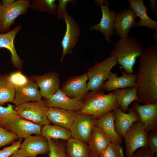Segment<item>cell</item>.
Returning a JSON list of instances; mask_svg holds the SVG:
<instances>
[{"instance_id":"d4e9b609","label":"cell","mask_w":157,"mask_h":157,"mask_svg":"<svg viewBox=\"0 0 157 157\" xmlns=\"http://www.w3.org/2000/svg\"><path fill=\"white\" fill-rule=\"evenodd\" d=\"M110 142L107 136L95 126L88 141V146L90 151L99 156Z\"/></svg>"},{"instance_id":"7a4b0ae2","label":"cell","mask_w":157,"mask_h":157,"mask_svg":"<svg viewBox=\"0 0 157 157\" xmlns=\"http://www.w3.org/2000/svg\"><path fill=\"white\" fill-rule=\"evenodd\" d=\"M114 44L110 55L116 58L117 63L121 66L124 72L133 74L137 58L141 55L145 49L139 41L129 35L120 38Z\"/></svg>"},{"instance_id":"6da1fadb","label":"cell","mask_w":157,"mask_h":157,"mask_svg":"<svg viewBox=\"0 0 157 157\" xmlns=\"http://www.w3.org/2000/svg\"><path fill=\"white\" fill-rule=\"evenodd\" d=\"M139 58L135 86L138 102L153 104L157 101V46L144 49Z\"/></svg>"},{"instance_id":"4fadbf2b","label":"cell","mask_w":157,"mask_h":157,"mask_svg":"<svg viewBox=\"0 0 157 157\" xmlns=\"http://www.w3.org/2000/svg\"><path fill=\"white\" fill-rule=\"evenodd\" d=\"M131 107L137 113L140 121L148 133L157 130V101L153 104L141 105L136 101L132 105Z\"/></svg>"},{"instance_id":"7dc6e473","label":"cell","mask_w":157,"mask_h":157,"mask_svg":"<svg viewBox=\"0 0 157 157\" xmlns=\"http://www.w3.org/2000/svg\"></svg>"},{"instance_id":"7c38bea8","label":"cell","mask_w":157,"mask_h":157,"mask_svg":"<svg viewBox=\"0 0 157 157\" xmlns=\"http://www.w3.org/2000/svg\"><path fill=\"white\" fill-rule=\"evenodd\" d=\"M107 1L104 5L100 7L102 16L99 22L90 26L89 30H94L101 32L106 41L114 44L115 43L110 40V37L115 34L113 25L117 13H116L113 9L110 10Z\"/></svg>"},{"instance_id":"52a82bcc","label":"cell","mask_w":157,"mask_h":157,"mask_svg":"<svg viewBox=\"0 0 157 157\" xmlns=\"http://www.w3.org/2000/svg\"><path fill=\"white\" fill-rule=\"evenodd\" d=\"M148 133L140 120L131 126L124 137L126 157H132L138 149L148 148Z\"/></svg>"},{"instance_id":"5bb4252c","label":"cell","mask_w":157,"mask_h":157,"mask_svg":"<svg viewBox=\"0 0 157 157\" xmlns=\"http://www.w3.org/2000/svg\"><path fill=\"white\" fill-rule=\"evenodd\" d=\"M31 79L39 87L40 95L46 99L55 93L59 89L60 80L59 74L51 72L40 76H33Z\"/></svg>"},{"instance_id":"603a6c76","label":"cell","mask_w":157,"mask_h":157,"mask_svg":"<svg viewBox=\"0 0 157 157\" xmlns=\"http://www.w3.org/2000/svg\"><path fill=\"white\" fill-rule=\"evenodd\" d=\"M22 28L19 25L12 30L5 33H0V48H4L10 52L11 61L14 66L19 69L22 67L23 62L18 55L15 49L14 40Z\"/></svg>"},{"instance_id":"8992f818","label":"cell","mask_w":157,"mask_h":157,"mask_svg":"<svg viewBox=\"0 0 157 157\" xmlns=\"http://www.w3.org/2000/svg\"><path fill=\"white\" fill-rule=\"evenodd\" d=\"M48 108L41 99L17 106L15 109L19 117L43 126L50 124L47 116Z\"/></svg>"},{"instance_id":"5b68a950","label":"cell","mask_w":157,"mask_h":157,"mask_svg":"<svg viewBox=\"0 0 157 157\" xmlns=\"http://www.w3.org/2000/svg\"><path fill=\"white\" fill-rule=\"evenodd\" d=\"M30 1L18 0L12 4L0 6V33L10 31V26L19 16L25 15L30 6Z\"/></svg>"},{"instance_id":"836d02e7","label":"cell","mask_w":157,"mask_h":157,"mask_svg":"<svg viewBox=\"0 0 157 157\" xmlns=\"http://www.w3.org/2000/svg\"><path fill=\"white\" fill-rule=\"evenodd\" d=\"M8 81L14 88L20 87L26 85L29 79L24 75L21 71L13 72L7 75Z\"/></svg>"},{"instance_id":"60d3db41","label":"cell","mask_w":157,"mask_h":157,"mask_svg":"<svg viewBox=\"0 0 157 157\" xmlns=\"http://www.w3.org/2000/svg\"><path fill=\"white\" fill-rule=\"evenodd\" d=\"M9 157H27L19 149L17 150Z\"/></svg>"},{"instance_id":"d6986e66","label":"cell","mask_w":157,"mask_h":157,"mask_svg":"<svg viewBox=\"0 0 157 157\" xmlns=\"http://www.w3.org/2000/svg\"><path fill=\"white\" fill-rule=\"evenodd\" d=\"M122 73L121 76L118 77L117 73L111 72L107 81L103 83L101 90L109 92L117 89H124L126 88L135 87L136 74H130L124 71Z\"/></svg>"},{"instance_id":"3957f363","label":"cell","mask_w":157,"mask_h":157,"mask_svg":"<svg viewBox=\"0 0 157 157\" xmlns=\"http://www.w3.org/2000/svg\"><path fill=\"white\" fill-rule=\"evenodd\" d=\"M83 102L79 113L90 115L96 119L119 106L113 92L105 94L102 90L88 92Z\"/></svg>"},{"instance_id":"8fae6325","label":"cell","mask_w":157,"mask_h":157,"mask_svg":"<svg viewBox=\"0 0 157 157\" xmlns=\"http://www.w3.org/2000/svg\"><path fill=\"white\" fill-rule=\"evenodd\" d=\"M4 129L15 134L18 138H26L31 135H42V126L19 115L10 120Z\"/></svg>"},{"instance_id":"ac0fdd59","label":"cell","mask_w":157,"mask_h":157,"mask_svg":"<svg viewBox=\"0 0 157 157\" xmlns=\"http://www.w3.org/2000/svg\"><path fill=\"white\" fill-rule=\"evenodd\" d=\"M115 120L114 125L116 131L122 138H124L125 134L135 122L139 120L138 115L131 107L129 108L128 113L123 112L119 106L113 110Z\"/></svg>"},{"instance_id":"2e32d148","label":"cell","mask_w":157,"mask_h":157,"mask_svg":"<svg viewBox=\"0 0 157 157\" xmlns=\"http://www.w3.org/2000/svg\"><path fill=\"white\" fill-rule=\"evenodd\" d=\"M48 108H58L79 112L83 106V102L70 98L59 89L55 93L44 100Z\"/></svg>"},{"instance_id":"484cf974","label":"cell","mask_w":157,"mask_h":157,"mask_svg":"<svg viewBox=\"0 0 157 157\" xmlns=\"http://www.w3.org/2000/svg\"><path fill=\"white\" fill-rule=\"evenodd\" d=\"M119 106L123 112L128 111L129 106L133 101L138 102L136 87H129L126 89H117L114 90Z\"/></svg>"},{"instance_id":"bcb514c9","label":"cell","mask_w":157,"mask_h":157,"mask_svg":"<svg viewBox=\"0 0 157 157\" xmlns=\"http://www.w3.org/2000/svg\"><path fill=\"white\" fill-rule=\"evenodd\" d=\"M1 4H2V3L1 2H0V6L1 5Z\"/></svg>"},{"instance_id":"9c48e42d","label":"cell","mask_w":157,"mask_h":157,"mask_svg":"<svg viewBox=\"0 0 157 157\" xmlns=\"http://www.w3.org/2000/svg\"><path fill=\"white\" fill-rule=\"evenodd\" d=\"M87 72L69 78L62 84L60 89L69 97L83 102L88 92L87 91Z\"/></svg>"},{"instance_id":"7bdbcfd3","label":"cell","mask_w":157,"mask_h":157,"mask_svg":"<svg viewBox=\"0 0 157 157\" xmlns=\"http://www.w3.org/2000/svg\"><path fill=\"white\" fill-rule=\"evenodd\" d=\"M15 1L14 0H2V4H10L14 3Z\"/></svg>"},{"instance_id":"d6a6232c","label":"cell","mask_w":157,"mask_h":157,"mask_svg":"<svg viewBox=\"0 0 157 157\" xmlns=\"http://www.w3.org/2000/svg\"><path fill=\"white\" fill-rule=\"evenodd\" d=\"M99 157H124L123 148L121 144L111 142Z\"/></svg>"},{"instance_id":"1f68e13d","label":"cell","mask_w":157,"mask_h":157,"mask_svg":"<svg viewBox=\"0 0 157 157\" xmlns=\"http://www.w3.org/2000/svg\"><path fill=\"white\" fill-rule=\"evenodd\" d=\"M48 143L49 157H67L64 146L55 139L47 140Z\"/></svg>"},{"instance_id":"8d00e7d4","label":"cell","mask_w":157,"mask_h":157,"mask_svg":"<svg viewBox=\"0 0 157 157\" xmlns=\"http://www.w3.org/2000/svg\"><path fill=\"white\" fill-rule=\"evenodd\" d=\"M148 148L153 155L157 153V131L152 130L149 132L147 134Z\"/></svg>"},{"instance_id":"9a60e30c","label":"cell","mask_w":157,"mask_h":157,"mask_svg":"<svg viewBox=\"0 0 157 157\" xmlns=\"http://www.w3.org/2000/svg\"><path fill=\"white\" fill-rule=\"evenodd\" d=\"M137 17L135 11L130 8L117 13L113 25L115 34L120 38L128 36L130 29L135 27Z\"/></svg>"},{"instance_id":"ee69618b","label":"cell","mask_w":157,"mask_h":157,"mask_svg":"<svg viewBox=\"0 0 157 157\" xmlns=\"http://www.w3.org/2000/svg\"><path fill=\"white\" fill-rule=\"evenodd\" d=\"M89 157H99L96 153L90 151Z\"/></svg>"},{"instance_id":"e0dca14e","label":"cell","mask_w":157,"mask_h":157,"mask_svg":"<svg viewBox=\"0 0 157 157\" xmlns=\"http://www.w3.org/2000/svg\"><path fill=\"white\" fill-rule=\"evenodd\" d=\"M19 149L27 157H33L49 153V147L47 140L42 135H31L25 139Z\"/></svg>"},{"instance_id":"30bf717a","label":"cell","mask_w":157,"mask_h":157,"mask_svg":"<svg viewBox=\"0 0 157 157\" xmlns=\"http://www.w3.org/2000/svg\"><path fill=\"white\" fill-rule=\"evenodd\" d=\"M96 119L91 115L78 113L69 129L72 137L85 143H88Z\"/></svg>"},{"instance_id":"ffe728a7","label":"cell","mask_w":157,"mask_h":157,"mask_svg":"<svg viewBox=\"0 0 157 157\" xmlns=\"http://www.w3.org/2000/svg\"><path fill=\"white\" fill-rule=\"evenodd\" d=\"M37 83L31 78L26 85L15 88V94L13 103L16 106L41 99L42 97Z\"/></svg>"},{"instance_id":"f546056e","label":"cell","mask_w":157,"mask_h":157,"mask_svg":"<svg viewBox=\"0 0 157 157\" xmlns=\"http://www.w3.org/2000/svg\"><path fill=\"white\" fill-rule=\"evenodd\" d=\"M58 6L55 0H33L30 7L33 10L45 12L53 16H56Z\"/></svg>"},{"instance_id":"74e56055","label":"cell","mask_w":157,"mask_h":157,"mask_svg":"<svg viewBox=\"0 0 157 157\" xmlns=\"http://www.w3.org/2000/svg\"><path fill=\"white\" fill-rule=\"evenodd\" d=\"M58 6L56 15L58 19H62L65 11L66 10V7L68 3H69L72 6H74L76 4L77 0H58Z\"/></svg>"},{"instance_id":"ba28073f","label":"cell","mask_w":157,"mask_h":157,"mask_svg":"<svg viewBox=\"0 0 157 157\" xmlns=\"http://www.w3.org/2000/svg\"><path fill=\"white\" fill-rule=\"evenodd\" d=\"M61 19L65 23L66 29L60 43L62 48V53L60 59V63L62 62L66 55L73 54V49L76 44L81 34L78 24L67 10L64 13Z\"/></svg>"},{"instance_id":"83f0119b","label":"cell","mask_w":157,"mask_h":157,"mask_svg":"<svg viewBox=\"0 0 157 157\" xmlns=\"http://www.w3.org/2000/svg\"><path fill=\"white\" fill-rule=\"evenodd\" d=\"M42 135L47 140L61 139L67 140L72 137L69 129L56 125L43 126L42 128Z\"/></svg>"},{"instance_id":"f35d334b","label":"cell","mask_w":157,"mask_h":157,"mask_svg":"<svg viewBox=\"0 0 157 157\" xmlns=\"http://www.w3.org/2000/svg\"><path fill=\"white\" fill-rule=\"evenodd\" d=\"M132 157H154V155L150 152L149 148H142L136 153L134 154Z\"/></svg>"},{"instance_id":"f6af8a7d","label":"cell","mask_w":157,"mask_h":157,"mask_svg":"<svg viewBox=\"0 0 157 157\" xmlns=\"http://www.w3.org/2000/svg\"><path fill=\"white\" fill-rule=\"evenodd\" d=\"M157 31H156V32L153 33V38L155 40H157Z\"/></svg>"},{"instance_id":"7402d4cb","label":"cell","mask_w":157,"mask_h":157,"mask_svg":"<svg viewBox=\"0 0 157 157\" xmlns=\"http://www.w3.org/2000/svg\"><path fill=\"white\" fill-rule=\"evenodd\" d=\"M79 112L53 107L48 108L47 116L49 121L55 125L70 129Z\"/></svg>"},{"instance_id":"ab89813d","label":"cell","mask_w":157,"mask_h":157,"mask_svg":"<svg viewBox=\"0 0 157 157\" xmlns=\"http://www.w3.org/2000/svg\"><path fill=\"white\" fill-rule=\"evenodd\" d=\"M157 3L154 0H150L149 2V7L151 9L153 13L155 15H157V12L156 8V5Z\"/></svg>"},{"instance_id":"4dcf8cb0","label":"cell","mask_w":157,"mask_h":157,"mask_svg":"<svg viewBox=\"0 0 157 157\" xmlns=\"http://www.w3.org/2000/svg\"><path fill=\"white\" fill-rule=\"evenodd\" d=\"M18 115L13 105L8 104L6 107L0 106V126L4 128L10 120Z\"/></svg>"},{"instance_id":"e575fe53","label":"cell","mask_w":157,"mask_h":157,"mask_svg":"<svg viewBox=\"0 0 157 157\" xmlns=\"http://www.w3.org/2000/svg\"><path fill=\"white\" fill-rule=\"evenodd\" d=\"M18 138L15 134L0 126V148L12 143Z\"/></svg>"},{"instance_id":"4316f807","label":"cell","mask_w":157,"mask_h":157,"mask_svg":"<svg viewBox=\"0 0 157 157\" xmlns=\"http://www.w3.org/2000/svg\"><path fill=\"white\" fill-rule=\"evenodd\" d=\"M65 150L67 157H89L90 152L85 143L72 137L67 140Z\"/></svg>"},{"instance_id":"d590c367","label":"cell","mask_w":157,"mask_h":157,"mask_svg":"<svg viewBox=\"0 0 157 157\" xmlns=\"http://www.w3.org/2000/svg\"><path fill=\"white\" fill-rule=\"evenodd\" d=\"M22 139L0 150V157H9L20 148Z\"/></svg>"},{"instance_id":"cb8c5ba5","label":"cell","mask_w":157,"mask_h":157,"mask_svg":"<svg viewBox=\"0 0 157 157\" xmlns=\"http://www.w3.org/2000/svg\"><path fill=\"white\" fill-rule=\"evenodd\" d=\"M130 8L135 11L140 20L136 22L135 27L145 26L157 31V22L149 17L147 13V10L143 0H128Z\"/></svg>"},{"instance_id":"44dd1931","label":"cell","mask_w":157,"mask_h":157,"mask_svg":"<svg viewBox=\"0 0 157 157\" xmlns=\"http://www.w3.org/2000/svg\"><path fill=\"white\" fill-rule=\"evenodd\" d=\"M115 117L113 110L105 113L96 120L95 126L101 130L108 138L111 142L121 144L122 140L115 129Z\"/></svg>"},{"instance_id":"f1b7e54d","label":"cell","mask_w":157,"mask_h":157,"mask_svg":"<svg viewBox=\"0 0 157 157\" xmlns=\"http://www.w3.org/2000/svg\"><path fill=\"white\" fill-rule=\"evenodd\" d=\"M7 75L0 76V106H1L7 102H13L15 97V88L8 80Z\"/></svg>"},{"instance_id":"b9f144b4","label":"cell","mask_w":157,"mask_h":157,"mask_svg":"<svg viewBox=\"0 0 157 157\" xmlns=\"http://www.w3.org/2000/svg\"><path fill=\"white\" fill-rule=\"evenodd\" d=\"M107 0H95V4L98 6L100 7L104 5Z\"/></svg>"},{"instance_id":"277c9868","label":"cell","mask_w":157,"mask_h":157,"mask_svg":"<svg viewBox=\"0 0 157 157\" xmlns=\"http://www.w3.org/2000/svg\"><path fill=\"white\" fill-rule=\"evenodd\" d=\"M117 63L116 58L110 56L102 61L96 62L93 66L87 69V91L101 90V86L108 78L111 69Z\"/></svg>"}]
</instances>
